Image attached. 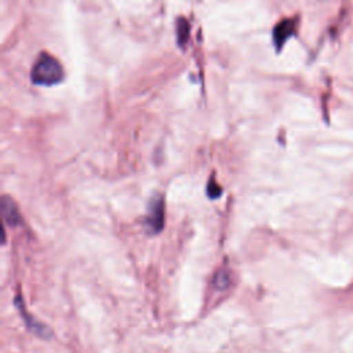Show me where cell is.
<instances>
[{
	"label": "cell",
	"instance_id": "5",
	"mask_svg": "<svg viewBox=\"0 0 353 353\" xmlns=\"http://www.w3.org/2000/svg\"><path fill=\"white\" fill-rule=\"evenodd\" d=\"M17 306L19 307V310H21V314L23 316V319L26 320V324H28V327L34 332V334H37V335H40L41 338H50V335H51V330L50 328H47L44 324H41V323H39L34 317H32V316H29L28 313H26V310H25V306H23V302H19V301H17Z\"/></svg>",
	"mask_w": 353,
	"mask_h": 353
},
{
	"label": "cell",
	"instance_id": "7",
	"mask_svg": "<svg viewBox=\"0 0 353 353\" xmlns=\"http://www.w3.org/2000/svg\"><path fill=\"white\" fill-rule=\"evenodd\" d=\"M176 29H178V41L182 46L185 43V40L188 39V36H189V23L185 19H181L178 22Z\"/></svg>",
	"mask_w": 353,
	"mask_h": 353
},
{
	"label": "cell",
	"instance_id": "2",
	"mask_svg": "<svg viewBox=\"0 0 353 353\" xmlns=\"http://www.w3.org/2000/svg\"><path fill=\"white\" fill-rule=\"evenodd\" d=\"M146 225L153 233H157L164 226V204L160 197H153L149 204Z\"/></svg>",
	"mask_w": 353,
	"mask_h": 353
},
{
	"label": "cell",
	"instance_id": "6",
	"mask_svg": "<svg viewBox=\"0 0 353 353\" xmlns=\"http://www.w3.org/2000/svg\"><path fill=\"white\" fill-rule=\"evenodd\" d=\"M229 283H230V277L225 269H221L214 277V285L218 290H225L229 285Z\"/></svg>",
	"mask_w": 353,
	"mask_h": 353
},
{
	"label": "cell",
	"instance_id": "3",
	"mask_svg": "<svg viewBox=\"0 0 353 353\" xmlns=\"http://www.w3.org/2000/svg\"><path fill=\"white\" fill-rule=\"evenodd\" d=\"M1 216H3L4 223H7L10 226H17L22 221L15 201L12 199H10L8 196H3V199H1Z\"/></svg>",
	"mask_w": 353,
	"mask_h": 353
},
{
	"label": "cell",
	"instance_id": "4",
	"mask_svg": "<svg viewBox=\"0 0 353 353\" xmlns=\"http://www.w3.org/2000/svg\"><path fill=\"white\" fill-rule=\"evenodd\" d=\"M295 21L292 19H284L280 23H277L273 29V41L274 46L280 50L283 47V44L287 41L288 37H291L295 32Z\"/></svg>",
	"mask_w": 353,
	"mask_h": 353
},
{
	"label": "cell",
	"instance_id": "8",
	"mask_svg": "<svg viewBox=\"0 0 353 353\" xmlns=\"http://www.w3.org/2000/svg\"><path fill=\"white\" fill-rule=\"evenodd\" d=\"M221 193H222L221 186L216 185L214 179H210V182H208V185H207V194H208L211 199H215V197H218Z\"/></svg>",
	"mask_w": 353,
	"mask_h": 353
},
{
	"label": "cell",
	"instance_id": "1",
	"mask_svg": "<svg viewBox=\"0 0 353 353\" xmlns=\"http://www.w3.org/2000/svg\"><path fill=\"white\" fill-rule=\"evenodd\" d=\"M30 77L34 84L52 85L63 79V69L58 59L47 52H41L32 68Z\"/></svg>",
	"mask_w": 353,
	"mask_h": 353
}]
</instances>
